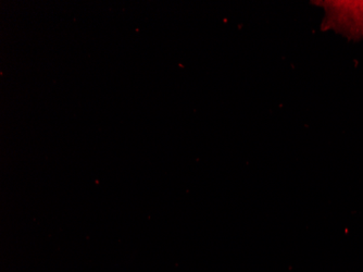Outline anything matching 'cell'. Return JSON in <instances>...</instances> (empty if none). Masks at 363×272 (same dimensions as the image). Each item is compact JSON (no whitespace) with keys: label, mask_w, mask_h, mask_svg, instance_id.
Instances as JSON below:
<instances>
[{"label":"cell","mask_w":363,"mask_h":272,"mask_svg":"<svg viewBox=\"0 0 363 272\" xmlns=\"http://www.w3.org/2000/svg\"><path fill=\"white\" fill-rule=\"evenodd\" d=\"M312 5L324 10L322 31H334L350 40L363 38V0H319Z\"/></svg>","instance_id":"6da1fadb"}]
</instances>
